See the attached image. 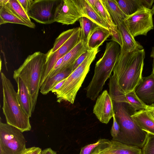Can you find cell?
<instances>
[{
  "instance_id": "83f0119b",
  "label": "cell",
  "mask_w": 154,
  "mask_h": 154,
  "mask_svg": "<svg viewBox=\"0 0 154 154\" xmlns=\"http://www.w3.org/2000/svg\"><path fill=\"white\" fill-rule=\"evenodd\" d=\"M128 103L131 105L135 110L145 109L147 105L143 102L136 94L134 90L128 93H125Z\"/></svg>"
},
{
  "instance_id": "7402d4cb",
  "label": "cell",
  "mask_w": 154,
  "mask_h": 154,
  "mask_svg": "<svg viewBox=\"0 0 154 154\" xmlns=\"http://www.w3.org/2000/svg\"><path fill=\"white\" fill-rule=\"evenodd\" d=\"M78 0L82 9L83 17L88 18L97 26L109 30L105 21L86 0Z\"/></svg>"
},
{
  "instance_id": "9a60e30c",
  "label": "cell",
  "mask_w": 154,
  "mask_h": 154,
  "mask_svg": "<svg viewBox=\"0 0 154 154\" xmlns=\"http://www.w3.org/2000/svg\"><path fill=\"white\" fill-rule=\"evenodd\" d=\"M0 6V25L11 23L23 25L32 28H35V25L34 23L22 18L6 5Z\"/></svg>"
},
{
  "instance_id": "836d02e7",
  "label": "cell",
  "mask_w": 154,
  "mask_h": 154,
  "mask_svg": "<svg viewBox=\"0 0 154 154\" xmlns=\"http://www.w3.org/2000/svg\"><path fill=\"white\" fill-rule=\"evenodd\" d=\"M22 8L27 14L33 0H17Z\"/></svg>"
},
{
  "instance_id": "d6a6232c",
  "label": "cell",
  "mask_w": 154,
  "mask_h": 154,
  "mask_svg": "<svg viewBox=\"0 0 154 154\" xmlns=\"http://www.w3.org/2000/svg\"><path fill=\"white\" fill-rule=\"evenodd\" d=\"M42 150L37 147H32L26 148L20 154H40Z\"/></svg>"
},
{
  "instance_id": "7a4b0ae2",
  "label": "cell",
  "mask_w": 154,
  "mask_h": 154,
  "mask_svg": "<svg viewBox=\"0 0 154 154\" xmlns=\"http://www.w3.org/2000/svg\"><path fill=\"white\" fill-rule=\"evenodd\" d=\"M115 115L120 127V132L112 140L138 146L142 149L147 133L142 130L132 117L136 110L128 103L113 102Z\"/></svg>"
},
{
  "instance_id": "cb8c5ba5",
  "label": "cell",
  "mask_w": 154,
  "mask_h": 154,
  "mask_svg": "<svg viewBox=\"0 0 154 154\" xmlns=\"http://www.w3.org/2000/svg\"><path fill=\"white\" fill-rule=\"evenodd\" d=\"M115 24L117 26L127 17L120 9L116 0H102Z\"/></svg>"
},
{
  "instance_id": "484cf974",
  "label": "cell",
  "mask_w": 154,
  "mask_h": 154,
  "mask_svg": "<svg viewBox=\"0 0 154 154\" xmlns=\"http://www.w3.org/2000/svg\"><path fill=\"white\" fill-rule=\"evenodd\" d=\"M78 27L69 29L61 33L56 38L53 47L46 54L48 56L54 53L64 44L77 29Z\"/></svg>"
},
{
  "instance_id": "74e56055",
  "label": "cell",
  "mask_w": 154,
  "mask_h": 154,
  "mask_svg": "<svg viewBox=\"0 0 154 154\" xmlns=\"http://www.w3.org/2000/svg\"><path fill=\"white\" fill-rule=\"evenodd\" d=\"M150 56L151 57L154 58V46L152 48Z\"/></svg>"
},
{
  "instance_id": "4316f807",
  "label": "cell",
  "mask_w": 154,
  "mask_h": 154,
  "mask_svg": "<svg viewBox=\"0 0 154 154\" xmlns=\"http://www.w3.org/2000/svg\"><path fill=\"white\" fill-rule=\"evenodd\" d=\"M6 5L23 19L31 21L17 0H0V6Z\"/></svg>"
},
{
  "instance_id": "5bb4252c",
  "label": "cell",
  "mask_w": 154,
  "mask_h": 154,
  "mask_svg": "<svg viewBox=\"0 0 154 154\" xmlns=\"http://www.w3.org/2000/svg\"><path fill=\"white\" fill-rule=\"evenodd\" d=\"M100 154H142V149L112 140Z\"/></svg>"
},
{
  "instance_id": "277c9868",
  "label": "cell",
  "mask_w": 154,
  "mask_h": 154,
  "mask_svg": "<svg viewBox=\"0 0 154 154\" xmlns=\"http://www.w3.org/2000/svg\"><path fill=\"white\" fill-rule=\"evenodd\" d=\"M1 78L3 96L2 109L7 123L22 132L30 131V118L23 110L12 84L2 72L1 73Z\"/></svg>"
},
{
  "instance_id": "ac0fdd59",
  "label": "cell",
  "mask_w": 154,
  "mask_h": 154,
  "mask_svg": "<svg viewBox=\"0 0 154 154\" xmlns=\"http://www.w3.org/2000/svg\"><path fill=\"white\" fill-rule=\"evenodd\" d=\"M86 1L106 23L111 32V35L119 34L117 26L113 21L102 0Z\"/></svg>"
},
{
  "instance_id": "d6986e66",
  "label": "cell",
  "mask_w": 154,
  "mask_h": 154,
  "mask_svg": "<svg viewBox=\"0 0 154 154\" xmlns=\"http://www.w3.org/2000/svg\"><path fill=\"white\" fill-rule=\"evenodd\" d=\"M13 78L17 85L18 100L24 112L30 118L32 112L30 96L27 87L20 77L13 76Z\"/></svg>"
},
{
  "instance_id": "9c48e42d",
  "label": "cell",
  "mask_w": 154,
  "mask_h": 154,
  "mask_svg": "<svg viewBox=\"0 0 154 154\" xmlns=\"http://www.w3.org/2000/svg\"><path fill=\"white\" fill-rule=\"evenodd\" d=\"M83 17L78 0H60L54 15L55 22L66 25L74 24Z\"/></svg>"
},
{
  "instance_id": "8fae6325",
  "label": "cell",
  "mask_w": 154,
  "mask_h": 154,
  "mask_svg": "<svg viewBox=\"0 0 154 154\" xmlns=\"http://www.w3.org/2000/svg\"><path fill=\"white\" fill-rule=\"evenodd\" d=\"M93 112L100 122L106 124L115 115L113 101L106 90L103 91L97 97Z\"/></svg>"
},
{
  "instance_id": "603a6c76",
  "label": "cell",
  "mask_w": 154,
  "mask_h": 154,
  "mask_svg": "<svg viewBox=\"0 0 154 154\" xmlns=\"http://www.w3.org/2000/svg\"><path fill=\"white\" fill-rule=\"evenodd\" d=\"M72 68V67L67 68L57 73L53 77L46 79L40 87V92L43 95L48 93L56 84L67 78L71 73Z\"/></svg>"
},
{
  "instance_id": "f1b7e54d",
  "label": "cell",
  "mask_w": 154,
  "mask_h": 154,
  "mask_svg": "<svg viewBox=\"0 0 154 154\" xmlns=\"http://www.w3.org/2000/svg\"><path fill=\"white\" fill-rule=\"evenodd\" d=\"M142 150V154H154V135L147 133L146 142Z\"/></svg>"
},
{
  "instance_id": "ba28073f",
  "label": "cell",
  "mask_w": 154,
  "mask_h": 154,
  "mask_svg": "<svg viewBox=\"0 0 154 154\" xmlns=\"http://www.w3.org/2000/svg\"><path fill=\"white\" fill-rule=\"evenodd\" d=\"M60 0H34L27 14L30 18L43 24L55 22L56 8Z\"/></svg>"
},
{
  "instance_id": "e575fe53",
  "label": "cell",
  "mask_w": 154,
  "mask_h": 154,
  "mask_svg": "<svg viewBox=\"0 0 154 154\" xmlns=\"http://www.w3.org/2000/svg\"><path fill=\"white\" fill-rule=\"evenodd\" d=\"M145 110L149 117L154 120V103L147 105Z\"/></svg>"
},
{
  "instance_id": "f546056e",
  "label": "cell",
  "mask_w": 154,
  "mask_h": 154,
  "mask_svg": "<svg viewBox=\"0 0 154 154\" xmlns=\"http://www.w3.org/2000/svg\"><path fill=\"white\" fill-rule=\"evenodd\" d=\"M108 140L100 139L95 143L87 145L81 148L79 154H92L97 147Z\"/></svg>"
},
{
  "instance_id": "5b68a950",
  "label": "cell",
  "mask_w": 154,
  "mask_h": 154,
  "mask_svg": "<svg viewBox=\"0 0 154 154\" xmlns=\"http://www.w3.org/2000/svg\"><path fill=\"white\" fill-rule=\"evenodd\" d=\"M99 48L90 50L83 62L66 78L62 86L55 94L57 101H68L73 104L77 94L90 70L91 64L99 52Z\"/></svg>"
},
{
  "instance_id": "8d00e7d4",
  "label": "cell",
  "mask_w": 154,
  "mask_h": 154,
  "mask_svg": "<svg viewBox=\"0 0 154 154\" xmlns=\"http://www.w3.org/2000/svg\"><path fill=\"white\" fill-rule=\"evenodd\" d=\"M40 154H57V152L51 148L45 149L42 150Z\"/></svg>"
},
{
  "instance_id": "3957f363",
  "label": "cell",
  "mask_w": 154,
  "mask_h": 154,
  "mask_svg": "<svg viewBox=\"0 0 154 154\" xmlns=\"http://www.w3.org/2000/svg\"><path fill=\"white\" fill-rule=\"evenodd\" d=\"M46 58V54L36 52L29 55L20 67L14 71L13 76L20 77L27 87L32 113L37 103Z\"/></svg>"
},
{
  "instance_id": "d4e9b609",
  "label": "cell",
  "mask_w": 154,
  "mask_h": 154,
  "mask_svg": "<svg viewBox=\"0 0 154 154\" xmlns=\"http://www.w3.org/2000/svg\"><path fill=\"white\" fill-rule=\"evenodd\" d=\"M79 20L81 28L80 40L86 45L90 34L97 25L85 17H81Z\"/></svg>"
},
{
  "instance_id": "44dd1931",
  "label": "cell",
  "mask_w": 154,
  "mask_h": 154,
  "mask_svg": "<svg viewBox=\"0 0 154 154\" xmlns=\"http://www.w3.org/2000/svg\"><path fill=\"white\" fill-rule=\"evenodd\" d=\"M131 116L142 130L154 135V120L147 115L145 109L137 111Z\"/></svg>"
},
{
  "instance_id": "52a82bcc",
  "label": "cell",
  "mask_w": 154,
  "mask_h": 154,
  "mask_svg": "<svg viewBox=\"0 0 154 154\" xmlns=\"http://www.w3.org/2000/svg\"><path fill=\"white\" fill-rule=\"evenodd\" d=\"M153 15L151 9L143 7L127 16L124 22L134 38L139 35L146 36L154 28Z\"/></svg>"
},
{
  "instance_id": "ab89813d",
  "label": "cell",
  "mask_w": 154,
  "mask_h": 154,
  "mask_svg": "<svg viewBox=\"0 0 154 154\" xmlns=\"http://www.w3.org/2000/svg\"><path fill=\"white\" fill-rule=\"evenodd\" d=\"M151 9L152 11L153 14H154V3L152 7V8H151Z\"/></svg>"
},
{
  "instance_id": "f35d334b",
  "label": "cell",
  "mask_w": 154,
  "mask_h": 154,
  "mask_svg": "<svg viewBox=\"0 0 154 154\" xmlns=\"http://www.w3.org/2000/svg\"><path fill=\"white\" fill-rule=\"evenodd\" d=\"M154 75V58H153V62L152 63V72Z\"/></svg>"
},
{
  "instance_id": "30bf717a",
  "label": "cell",
  "mask_w": 154,
  "mask_h": 154,
  "mask_svg": "<svg viewBox=\"0 0 154 154\" xmlns=\"http://www.w3.org/2000/svg\"><path fill=\"white\" fill-rule=\"evenodd\" d=\"M80 33L81 28L78 27L69 39L57 50L47 56L40 87L49 75L57 61L70 51L81 41Z\"/></svg>"
},
{
  "instance_id": "1f68e13d",
  "label": "cell",
  "mask_w": 154,
  "mask_h": 154,
  "mask_svg": "<svg viewBox=\"0 0 154 154\" xmlns=\"http://www.w3.org/2000/svg\"><path fill=\"white\" fill-rule=\"evenodd\" d=\"M89 50H88L81 54L76 59L72 68V72L75 69L85 60L88 54Z\"/></svg>"
},
{
  "instance_id": "8992f818",
  "label": "cell",
  "mask_w": 154,
  "mask_h": 154,
  "mask_svg": "<svg viewBox=\"0 0 154 154\" xmlns=\"http://www.w3.org/2000/svg\"><path fill=\"white\" fill-rule=\"evenodd\" d=\"M23 132L8 123H0V154H20L26 148Z\"/></svg>"
},
{
  "instance_id": "4fadbf2b",
  "label": "cell",
  "mask_w": 154,
  "mask_h": 154,
  "mask_svg": "<svg viewBox=\"0 0 154 154\" xmlns=\"http://www.w3.org/2000/svg\"><path fill=\"white\" fill-rule=\"evenodd\" d=\"M88 50H89L88 49L86 44L80 41L70 51L63 56L61 64L51 78L67 68L73 67V65L78 58Z\"/></svg>"
},
{
  "instance_id": "e0dca14e",
  "label": "cell",
  "mask_w": 154,
  "mask_h": 154,
  "mask_svg": "<svg viewBox=\"0 0 154 154\" xmlns=\"http://www.w3.org/2000/svg\"><path fill=\"white\" fill-rule=\"evenodd\" d=\"M117 27L122 40L121 48L127 52L143 49L142 46L135 40L124 21L117 26Z\"/></svg>"
},
{
  "instance_id": "6da1fadb",
  "label": "cell",
  "mask_w": 154,
  "mask_h": 154,
  "mask_svg": "<svg viewBox=\"0 0 154 154\" xmlns=\"http://www.w3.org/2000/svg\"><path fill=\"white\" fill-rule=\"evenodd\" d=\"M145 56L144 49L127 52L120 48L113 74L124 93L134 90L142 79Z\"/></svg>"
},
{
  "instance_id": "d590c367",
  "label": "cell",
  "mask_w": 154,
  "mask_h": 154,
  "mask_svg": "<svg viewBox=\"0 0 154 154\" xmlns=\"http://www.w3.org/2000/svg\"><path fill=\"white\" fill-rule=\"evenodd\" d=\"M66 78L56 84L51 89V91L52 93H55L62 86L65 81Z\"/></svg>"
},
{
  "instance_id": "ffe728a7",
  "label": "cell",
  "mask_w": 154,
  "mask_h": 154,
  "mask_svg": "<svg viewBox=\"0 0 154 154\" xmlns=\"http://www.w3.org/2000/svg\"><path fill=\"white\" fill-rule=\"evenodd\" d=\"M110 35L109 30L97 26L89 35L86 45L88 49L91 50L99 48Z\"/></svg>"
},
{
  "instance_id": "7c38bea8",
  "label": "cell",
  "mask_w": 154,
  "mask_h": 154,
  "mask_svg": "<svg viewBox=\"0 0 154 154\" xmlns=\"http://www.w3.org/2000/svg\"><path fill=\"white\" fill-rule=\"evenodd\" d=\"M134 91L138 97L147 105L154 102V75L143 77Z\"/></svg>"
},
{
  "instance_id": "2e32d148",
  "label": "cell",
  "mask_w": 154,
  "mask_h": 154,
  "mask_svg": "<svg viewBox=\"0 0 154 154\" xmlns=\"http://www.w3.org/2000/svg\"><path fill=\"white\" fill-rule=\"evenodd\" d=\"M120 9L127 16L131 15L141 8H152L154 0H116Z\"/></svg>"
},
{
  "instance_id": "4dcf8cb0",
  "label": "cell",
  "mask_w": 154,
  "mask_h": 154,
  "mask_svg": "<svg viewBox=\"0 0 154 154\" xmlns=\"http://www.w3.org/2000/svg\"><path fill=\"white\" fill-rule=\"evenodd\" d=\"M113 123L110 131L111 135L112 137V139L117 137L120 132V127L118 123L115 115L113 117Z\"/></svg>"
}]
</instances>
